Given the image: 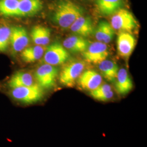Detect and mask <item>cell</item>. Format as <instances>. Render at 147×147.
I'll return each instance as SVG.
<instances>
[{"label":"cell","mask_w":147,"mask_h":147,"mask_svg":"<svg viewBox=\"0 0 147 147\" xmlns=\"http://www.w3.org/2000/svg\"><path fill=\"white\" fill-rule=\"evenodd\" d=\"M81 7L69 0H62L57 5L53 20L59 26L68 28L79 17L83 16Z\"/></svg>","instance_id":"cell-1"},{"label":"cell","mask_w":147,"mask_h":147,"mask_svg":"<svg viewBox=\"0 0 147 147\" xmlns=\"http://www.w3.org/2000/svg\"><path fill=\"white\" fill-rule=\"evenodd\" d=\"M7 94L18 105H29L41 101L44 98L45 93L44 89L36 84L31 86L8 89Z\"/></svg>","instance_id":"cell-2"},{"label":"cell","mask_w":147,"mask_h":147,"mask_svg":"<svg viewBox=\"0 0 147 147\" xmlns=\"http://www.w3.org/2000/svg\"><path fill=\"white\" fill-rule=\"evenodd\" d=\"M85 63L82 61H75L65 65L59 75L60 83L68 87H73L82 73Z\"/></svg>","instance_id":"cell-3"},{"label":"cell","mask_w":147,"mask_h":147,"mask_svg":"<svg viewBox=\"0 0 147 147\" xmlns=\"http://www.w3.org/2000/svg\"><path fill=\"white\" fill-rule=\"evenodd\" d=\"M111 25L115 30L130 32L135 28L137 22L130 11L121 8L113 14Z\"/></svg>","instance_id":"cell-4"},{"label":"cell","mask_w":147,"mask_h":147,"mask_svg":"<svg viewBox=\"0 0 147 147\" xmlns=\"http://www.w3.org/2000/svg\"><path fill=\"white\" fill-rule=\"evenodd\" d=\"M58 70L55 66L45 64L35 72L36 83L42 89H50L55 86L58 76Z\"/></svg>","instance_id":"cell-5"},{"label":"cell","mask_w":147,"mask_h":147,"mask_svg":"<svg viewBox=\"0 0 147 147\" xmlns=\"http://www.w3.org/2000/svg\"><path fill=\"white\" fill-rule=\"evenodd\" d=\"M67 49L59 42H55L47 47L44 54V61L47 64L56 66L65 63L69 58Z\"/></svg>","instance_id":"cell-6"},{"label":"cell","mask_w":147,"mask_h":147,"mask_svg":"<svg viewBox=\"0 0 147 147\" xmlns=\"http://www.w3.org/2000/svg\"><path fill=\"white\" fill-rule=\"evenodd\" d=\"M109 54L106 44L100 42L90 44L82 53V55L86 61L94 64H99L102 62L108 57Z\"/></svg>","instance_id":"cell-7"},{"label":"cell","mask_w":147,"mask_h":147,"mask_svg":"<svg viewBox=\"0 0 147 147\" xmlns=\"http://www.w3.org/2000/svg\"><path fill=\"white\" fill-rule=\"evenodd\" d=\"M30 38L26 30L21 26L11 28L10 43L12 50L15 53H20L26 48Z\"/></svg>","instance_id":"cell-8"},{"label":"cell","mask_w":147,"mask_h":147,"mask_svg":"<svg viewBox=\"0 0 147 147\" xmlns=\"http://www.w3.org/2000/svg\"><path fill=\"white\" fill-rule=\"evenodd\" d=\"M102 82V76L93 70H88L82 72L77 81L81 88L90 92L98 87Z\"/></svg>","instance_id":"cell-9"},{"label":"cell","mask_w":147,"mask_h":147,"mask_svg":"<svg viewBox=\"0 0 147 147\" xmlns=\"http://www.w3.org/2000/svg\"><path fill=\"white\" fill-rule=\"evenodd\" d=\"M135 38L127 32H121L117 38V47L119 56L128 58L133 52L136 46Z\"/></svg>","instance_id":"cell-10"},{"label":"cell","mask_w":147,"mask_h":147,"mask_svg":"<svg viewBox=\"0 0 147 147\" xmlns=\"http://www.w3.org/2000/svg\"><path fill=\"white\" fill-rule=\"evenodd\" d=\"M41 0H21L16 17H27L34 16L42 9Z\"/></svg>","instance_id":"cell-11"},{"label":"cell","mask_w":147,"mask_h":147,"mask_svg":"<svg viewBox=\"0 0 147 147\" xmlns=\"http://www.w3.org/2000/svg\"><path fill=\"white\" fill-rule=\"evenodd\" d=\"M70 28L77 36L81 37H88L94 33L92 21L88 16H80L74 22Z\"/></svg>","instance_id":"cell-12"},{"label":"cell","mask_w":147,"mask_h":147,"mask_svg":"<svg viewBox=\"0 0 147 147\" xmlns=\"http://www.w3.org/2000/svg\"><path fill=\"white\" fill-rule=\"evenodd\" d=\"M31 74L25 71H18L14 74L6 82V87L8 89L31 86L37 83Z\"/></svg>","instance_id":"cell-13"},{"label":"cell","mask_w":147,"mask_h":147,"mask_svg":"<svg viewBox=\"0 0 147 147\" xmlns=\"http://www.w3.org/2000/svg\"><path fill=\"white\" fill-rule=\"evenodd\" d=\"M115 82L116 90L119 94H127L133 88L131 79L125 69H121L118 70Z\"/></svg>","instance_id":"cell-14"},{"label":"cell","mask_w":147,"mask_h":147,"mask_svg":"<svg viewBox=\"0 0 147 147\" xmlns=\"http://www.w3.org/2000/svg\"><path fill=\"white\" fill-rule=\"evenodd\" d=\"M89 42L84 37L72 36L63 41V46L72 53H83L89 45Z\"/></svg>","instance_id":"cell-15"},{"label":"cell","mask_w":147,"mask_h":147,"mask_svg":"<svg viewBox=\"0 0 147 147\" xmlns=\"http://www.w3.org/2000/svg\"><path fill=\"white\" fill-rule=\"evenodd\" d=\"M96 39L100 42L107 44L113 39L115 32L110 24L105 21H101L94 32Z\"/></svg>","instance_id":"cell-16"},{"label":"cell","mask_w":147,"mask_h":147,"mask_svg":"<svg viewBox=\"0 0 147 147\" xmlns=\"http://www.w3.org/2000/svg\"><path fill=\"white\" fill-rule=\"evenodd\" d=\"M31 36L33 42L36 45L46 46L50 41L51 31L47 27L37 25L33 27Z\"/></svg>","instance_id":"cell-17"},{"label":"cell","mask_w":147,"mask_h":147,"mask_svg":"<svg viewBox=\"0 0 147 147\" xmlns=\"http://www.w3.org/2000/svg\"><path fill=\"white\" fill-rule=\"evenodd\" d=\"M98 10L104 16L113 15L121 8L123 0H96Z\"/></svg>","instance_id":"cell-18"},{"label":"cell","mask_w":147,"mask_h":147,"mask_svg":"<svg viewBox=\"0 0 147 147\" xmlns=\"http://www.w3.org/2000/svg\"><path fill=\"white\" fill-rule=\"evenodd\" d=\"M47 47L36 45L26 47L21 51L22 59L26 63H33L42 57Z\"/></svg>","instance_id":"cell-19"},{"label":"cell","mask_w":147,"mask_h":147,"mask_svg":"<svg viewBox=\"0 0 147 147\" xmlns=\"http://www.w3.org/2000/svg\"><path fill=\"white\" fill-rule=\"evenodd\" d=\"M99 68L102 75L109 82H115L119 70L118 65L111 60L105 59L100 62Z\"/></svg>","instance_id":"cell-20"},{"label":"cell","mask_w":147,"mask_h":147,"mask_svg":"<svg viewBox=\"0 0 147 147\" xmlns=\"http://www.w3.org/2000/svg\"><path fill=\"white\" fill-rule=\"evenodd\" d=\"M90 95L95 100L107 101L113 96V92L110 85L107 84H101L96 89L90 92Z\"/></svg>","instance_id":"cell-21"},{"label":"cell","mask_w":147,"mask_h":147,"mask_svg":"<svg viewBox=\"0 0 147 147\" xmlns=\"http://www.w3.org/2000/svg\"><path fill=\"white\" fill-rule=\"evenodd\" d=\"M21 0H0V16L16 17Z\"/></svg>","instance_id":"cell-22"},{"label":"cell","mask_w":147,"mask_h":147,"mask_svg":"<svg viewBox=\"0 0 147 147\" xmlns=\"http://www.w3.org/2000/svg\"><path fill=\"white\" fill-rule=\"evenodd\" d=\"M11 28L0 26V52L6 51L11 39Z\"/></svg>","instance_id":"cell-23"}]
</instances>
